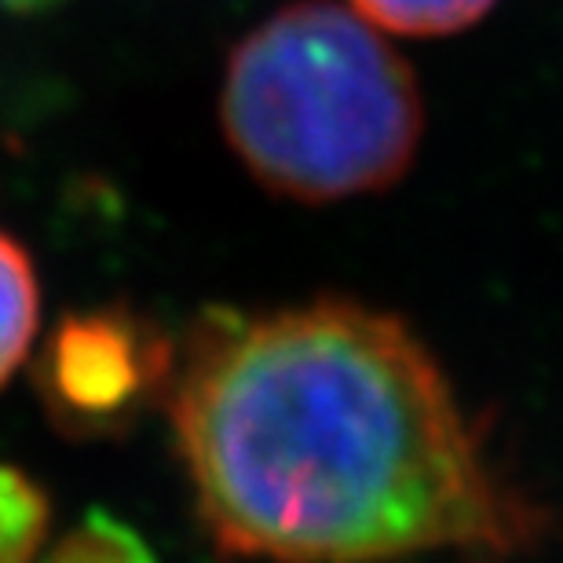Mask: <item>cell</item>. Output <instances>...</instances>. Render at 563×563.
I'll list each match as a JSON object with an SVG mask.
<instances>
[{"label":"cell","mask_w":563,"mask_h":563,"mask_svg":"<svg viewBox=\"0 0 563 563\" xmlns=\"http://www.w3.org/2000/svg\"><path fill=\"white\" fill-rule=\"evenodd\" d=\"M220 121L267 190L319 206L407 176L424 107L407 59L363 15L300 0L234 44Z\"/></svg>","instance_id":"obj_2"},{"label":"cell","mask_w":563,"mask_h":563,"mask_svg":"<svg viewBox=\"0 0 563 563\" xmlns=\"http://www.w3.org/2000/svg\"><path fill=\"white\" fill-rule=\"evenodd\" d=\"M44 563H157L151 545L125 520L92 509L48 549Z\"/></svg>","instance_id":"obj_7"},{"label":"cell","mask_w":563,"mask_h":563,"mask_svg":"<svg viewBox=\"0 0 563 563\" xmlns=\"http://www.w3.org/2000/svg\"><path fill=\"white\" fill-rule=\"evenodd\" d=\"M52 527L48 494L15 465H0V563H33Z\"/></svg>","instance_id":"obj_5"},{"label":"cell","mask_w":563,"mask_h":563,"mask_svg":"<svg viewBox=\"0 0 563 563\" xmlns=\"http://www.w3.org/2000/svg\"><path fill=\"white\" fill-rule=\"evenodd\" d=\"M173 369V336L146 314L110 303L70 311L55 325L33 363V385L63 435L114 439L168 396Z\"/></svg>","instance_id":"obj_3"},{"label":"cell","mask_w":563,"mask_h":563,"mask_svg":"<svg viewBox=\"0 0 563 563\" xmlns=\"http://www.w3.org/2000/svg\"><path fill=\"white\" fill-rule=\"evenodd\" d=\"M8 8H44V4H55V0H0Z\"/></svg>","instance_id":"obj_8"},{"label":"cell","mask_w":563,"mask_h":563,"mask_svg":"<svg viewBox=\"0 0 563 563\" xmlns=\"http://www.w3.org/2000/svg\"><path fill=\"white\" fill-rule=\"evenodd\" d=\"M369 26L407 33V37H446L472 26L494 0H347Z\"/></svg>","instance_id":"obj_6"},{"label":"cell","mask_w":563,"mask_h":563,"mask_svg":"<svg viewBox=\"0 0 563 563\" xmlns=\"http://www.w3.org/2000/svg\"><path fill=\"white\" fill-rule=\"evenodd\" d=\"M165 410L223 556L391 563L545 534L421 336L366 303L206 311Z\"/></svg>","instance_id":"obj_1"},{"label":"cell","mask_w":563,"mask_h":563,"mask_svg":"<svg viewBox=\"0 0 563 563\" xmlns=\"http://www.w3.org/2000/svg\"><path fill=\"white\" fill-rule=\"evenodd\" d=\"M37 314L41 289L30 253L0 228V385H8L22 358L30 355Z\"/></svg>","instance_id":"obj_4"}]
</instances>
